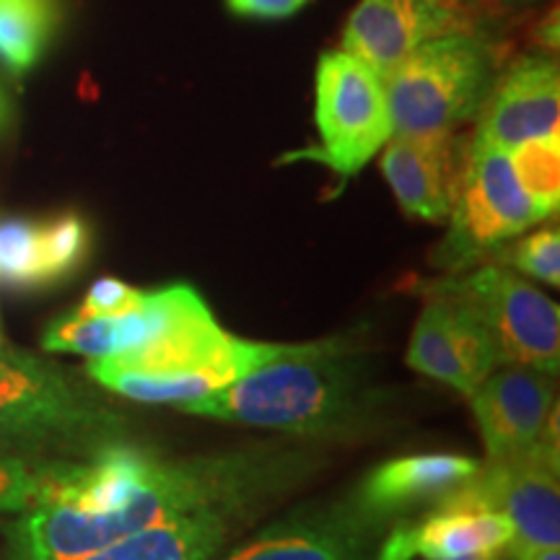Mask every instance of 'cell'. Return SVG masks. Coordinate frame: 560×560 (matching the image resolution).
<instances>
[{
	"label": "cell",
	"instance_id": "2",
	"mask_svg": "<svg viewBox=\"0 0 560 560\" xmlns=\"http://www.w3.org/2000/svg\"><path fill=\"white\" fill-rule=\"evenodd\" d=\"M382 402L363 355L346 340L293 342L213 395L182 405L192 416L293 436H342L361 429Z\"/></svg>",
	"mask_w": 560,
	"mask_h": 560
},
{
	"label": "cell",
	"instance_id": "28",
	"mask_svg": "<svg viewBox=\"0 0 560 560\" xmlns=\"http://www.w3.org/2000/svg\"><path fill=\"white\" fill-rule=\"evenodd\" d=\"M11 125V100L5 96V91L0 89V132Z\"/></svg>",
	"mask_w": 560,
	"mask_h": 560
},
{
	"label": "cell",
	"instance_id": "4",
	"mask_svg": "<svg viewBox=\"0 0 560 560\" xmlns=\"http://www.w3.org/2000/svg\"><path fill=\"white\" fill-rule=\"evenodd\" d=\"M285 348V342L229 335L213 312H206L130 353L91 359L86 374L91 382L128 400L182 408L229 387Z\"/></svg>",
	"mask_w": 560,
	"mask_h": 560
},
{
	"label": "cell",
	"instance_id": "8",
	"mask_svg": "<svg viewBox=\"0 0 560 560\" xmlns=\"http://www.w3.org/2000/svg\"><path fill=\"white\" fill-rule=\"evenodd\" d=\"M558 418L529 452L514 459L486 462L446 501L499 511L511 522L509 556L522 560L560 542Z\"/></svg>",
	"mask_w": 560,
	"mask_h": 560
},
{
	"label": "cell",
	"instance_id": "18",
	"mask_svg": "<svg viewBox=\"0 0 560 560\" xmlns=\"http://www.w3.org/2000/svg\"><path fill=\"white\" fill-rule=\"evenodd\" d=\"M89 252L91 229L79 213L0 221V280L13 291L52 289L86 262Z\"/></svg>",
	"mask_w": 560,
	"mask_h": 560
},
{
	"label": "cell",
	"instance_id": "22",
	"mask_svg": "<svg viewBox=\"0 0 560 560\" xmlns=\"http://www.w3.org/2000/svg\"><path fill=\"white\" fill-rule=\"evenodd\" d=\"M506 153L522 190L542 221L556 215L560 206V132L524 140Z\"/></svg>",
	"mask_w": 560,
	"mask_h": 560
},
{
	"label": "cell",
	"instance_id": "16",
	"mask_svg": "<svg viewBox=\"0 0 560 560\" xmlns=\"http://www.w3.org/2000/svg\"><path fill=\"white\" fill-rule=\"evenodd\" d=\"M560 68L550 55H522L499 70L475 120L472 140L511 151L524 140L558 132Z\"/></svg>",
	"mask_w": 560,
	"mask_h": 560
},
{
	"label": "cell",
	"instance_id": "21",
	"mask_svg": "<svg viewBox=\"0 0 560 560\" xmlns=\"http://www.w3.org/2000/svg\"><path fill=\"white\" fill-rule=\"evenodd\" d=\"M60 21V0H0V68L16 79L37 68Z\"/></svg>",
	"mask_w": 560,
	"mask_h": 560
},
{
	"label": "cell",
	"instance_id": "17",
	"mask_svg": "<svg viewBox=\"0 0 560 560\" xmlns=\"http://www.w3.org/2000/svg\"><path fill=\"white\" fill-rule=\"evenodd\" d=\"M470 138L454 132L392 136L382 156V174L405 213L444 223L467 164Z\"/></svg>",
	"mask_w": 560,
	"mask_h": 560
},
{
	"label": "cell",
	"instance_id": "5",
	"mask_svg": "<svg viewBox=\"0 0 560 560\" xmlns=\"http://www.w3.org/2000/svg\"><path fill=\"white\" fill-rule=\"evenodd\" d=\"M499 75V52L486 34L465 26L425 42L382 75L392 136L454 132L478 120Z\"/></svg>",
	"mask_w": 560,
	"mask_h": 560
},
{
	"label": "cell",
	"instance_id": "10",
	"mask_svg": "<svg viewBox=\"0 0 560 560\" xmlns=\"http://www.w3.org/2000/svg\"><path fill=\"white\" fill-rule=\"evenodd\" d=\"M387 529V522L348 493L340 501L293 509L223 560H374Z\"/></svg>",
	"mask_w": 560,
	"mask_h": 560
},
{
	"label": "cell",
	"instance_id": "1",
	"mask_svg": "<svg viewBox=\"0 0 560 560\" xmlns=\"http://www.w3.org/2000/svg\"><path fill=\"white\" fill-rule=\"evenodd\" d=\"M306 452L249 446L185 459L145 454L132 490L109 514L86 516L60 506H32L5 524L9 560H79L140 529L195 511L257 503L268 506L312 472Z\"/></svg>",
	"mask_w": 560,
	"mask_h": 560
},
{
	"label": "cell",
	"instance_id": "26",
	"mask_svg": "<svg viewBox=\"0 0 560 560\" xmlns=\"http://www.w3.org/2000/svg\"><path fill=\"white\" fill-rule=\"evenodd\" d=\"M310 0H226L229 11L244 19H262V21H276V19H289L293 13L304 9Z\"/></svg>",
	"mask_w": 560,
	"mask_h": 560
},
{
	"label": "cell",
	"instance_id": "30",
	"mask_svg": "<svg viewBox=\"0 0 560 560\" xmlns=\"http://www.w3.org/2000/svg\"><path fill=\"white\" fill-rule=\"evenodd\" d=\"M501 3H514V0H501Z\"/></svg>",
	"mask_w": 560,
	"mask_h": 560
},
{
	"label": "cell",
	"instance_id": "14",
	"mask_svg": "<svg viewBox=\"0 0 560 560\" xmlns=\"http://www.w3.org/2000/svg\"><path fill=\"white\" fill-rule=\"evenodd\" d=\"M467 400L486 441L488 462L529 452L558 418L552 374L516 363L495 369Z\"/></svg>",
	"mask_w": 560,
	"mask_h": 560
},
{
	"label": "cell",
	"instance_id": "15",
	"mask_svg": "<svg viewBox=\"0 0 560 560\" xmlns=\"http://www.w3.org/2000/svg\"><path fill=\"white\" fill-rule=\"evenodd\" d=\"M514 537L499 511L444 501L418 520L395 522L376 560H503Z\"/></svg>",
	"mask_w": 560,
	"mask_h": 560
},
{
	"label": "cell",
	"instance_id": "31",
	"mask_svg": "<svg viewBox=\"0 0 560 560\" xmlns=\"http://www.w3.org/2000/svg\"><path fill=\"white\" fill-rule=\"evenodd\" d=\"M0 342H5V340H3V332H0Z\"/></svg>",
	"mask_w": 560,
	"mask_h": 560
},
{
	"label": "cell",
	"instance_id": "25",
	"mask_svg": "<svg viewBox=\"0 0 560 560\" xmlns=\"http://www.w3.org/2000/svg\"><path fill=\"white\" fill-rule=\"evenodd\" d=\"M145 291L132 289L117 278H100L91 285L86 299L79 310L83 314H96V317H109V314H122L136 310Z\"/></svg>",
	"mask_w": 560,
	"mask_h": 560
},
{
	"label": "cell",
	"instance_id": "11",
	"mask_svg": "<svg viewBox=\"0 0 560 560\" xmlns=\"http://www.w3.org/2000/svg\"><path fill=\"white\" fill-rule=\"evenodd\" d=\"M408 366L470 397L503 366L499 348L465 299L441 280L429 285V301L412 327Z\"/></svg>",
	"mask_w": 560,
	"mask_h": 560
},
{
	"label": "cell",
	"instance_id": "13",
	"mask_svg": "<svg viewBox=\"0 0 560 560\" xmlns=\"http://www.w3.org/2000/svg\"><path fill=\"white\" fill-rule=\"evenodd\" d=\"M470 26L462 0H361L350 13L342 47L387 75L425 42Z\"/></svg>",
	"mask_w": 560,
	"mask_h": 560
},
{
	"label": "cell",
	"instance_id": "24",
	"mask_svg": "<svg viewBox=\"0 0 560 560\" xmlns=\"http://www.w3.org/2000/svg\"><path fill=\"white\" fill-rule=\"evenodd\" d=\"M42 467L45 462L0 450V511L3 514H21L37 506L42 495Z\"/></svg>",
	"mask_w": 560,
	"mask_h": 560
},
{
	"label": "cell",
	"instance_id": "20",
	"mask_svg": "<svg viewBox=\"0 0 560 560\" xmlns=\"http://www.w3.org/2000/svg\"><path fill=\"white\" fill-rule=\"evenodd\" d=\"M265 506L229 503L195 511L179 520L140 529L136 535L89 552L79 560H213Z\"/></svg>",
	"mask_w": 560,
	"mask_h": 560
},
{
	"label": "cell",
	"instance_id": "9",
	"mask_svg": "<svg viewBox=\"0 0 560 560\" xmlns=\"http://www.w3.org/2000/svg\"><path fill=\"white\" fill-rule=\"evenodd\" d=\"M472 306L499 348L501 363L540 369L558 376L560 312L558 304L506 265H478L441 278Z\"/></svg>",
	"mask_w": 560,
	"mask_h": 560
},
{
	"label": "cell",
	"instance_id": "19",
	"mask_svg": "<svg viewBox=\"0 0 560 560\" xmlns=\"http://www.w3.org/2000/svg\"><path fill=\"white\" fill-rule=\"evenodd\" d=\"M482 462L462 454H412L371 470L353 490L363 509L389 524L423 514L465 486Z\"/></svg>",
	"mask_w": 560,
	"mask_h": 560
},
{
	"label": "cell",
	"instance_id": "12",
	"mask_svg": "<svg viewBox=\"0 0 560 560\" xmlns=\"http://www.w3.org/2000/svg\"><path fill=\"white\" fill-rule=\"evenodd\" d=\"M210 312L192 285L177 283L145 291L136 310L109 317L73 310L52 319L42 335L47 353H75L86 359H115L159 340L174 327Z\"/></svg>",
	"mask_w": 560,
	"mask_h": 560
},
{
	"label": "cell",
	"instance_id": "6",
	"mask_svg": "<svg viewBox=\"0 0 560 560\" xmlns=\"http://www.w3.org/2000/svg\"><path fill=\"white\" fill-rule=\"evenodd\" d=\"M450 231L433 265L454 276L478 268L495 249L542 221L511 170L509 153L470 138L467 164L450 210Z\"/></svg>",
	"mask_w": 560,
	"mask_h": 560
},
{
	"label": "cell",
	"instance_id": "23",
	"mask_svg": "<svg viewBox=\"0 0 560 560\" xmlns=\"http://www.w3.org/2000/svg\"><path fill=\"white\" fill-rule=\"evenodd\" d=\"M499 265H509L511 270H520L524 276L542 280V283L558 289L560 285V234L558 229H540L535 234L524 236L514 244L495 249L493 255Z\"/></svg>",
	"mask_w": 560,
	"mask_h": 560
},
{
	"label": "cell",
	"instance_id": "7",
	"mask_svg": "<svg viewBox=\"0 0 560 560\" xmlns=\"http://www.w3.org/2000/svg\"><path fill=\"white\" fill-rule=\"evenodd\" d=\"M317 151L291 159H317L340 179L359 174L392 138V115L382 75L346 50L325 52L317 66Z\"/></svg>",
	"mask_w": 560,
	"mask_h": 560
},
{
	"label": "cell",
	"instance_id": "3",
	"mask_svg": "<svg viewBox=\"0 0 560 560\" xmlns=\"http://www.w3.org/2000/svg\"><path fill=\"white\" fill-rule=\"evenodd\" d=\"M115 408L58 363L0 342V450L21 457H91L125 439Z\"/></svg>",
	"mask_w": 560,
	"mask_h": 560
},
{
	"label": "cell",
	"instance_id": "29",
	"mask_svg": "<svg viewBox=\"0 0 560 560\" xmlns=\"http://www.w3.org/2000/svg\"><path fill=\"white\" fill-rule=\"evenodd\" d=\"M522 560H560V552H558V548H542V550L532 552V556L522 558Z\"/></svg>",
	"mask_w": 560,
	"mask_h": 560
},
{
	"label": "cell",
	"instance_id": "27",
	"mask_svg": "<svg viewBox=\"0 0 560 560\" xmlns=\"http://www.w3.org/2000/svg\"><path fill=\"white\" fill-rule=\"evenodd\" d=\"M540 42L545 47H552L556 50L558 47V16L552 13V19H545L542 26H540Z\"/></svg>",
	"mask_w": 560,
	"mask_h": 560
}]
</instances>
